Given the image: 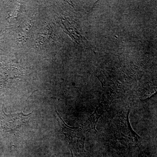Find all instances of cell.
I'll return each instance as SVG.
<instances>
[{
  "instance_id": "7a4b0ae2",
  "label": "cell",
  "mask_w": 157,
  "mask_h": 157,
  "mask_svg": "<svg viewBox=\"0 0 157 157\" xmlns=\"http://www.w3.org/2000/svg\"><path fill=\"white\" fill-rule=\"evenodd\" d=\"M55 108L58 115L57 120L62 129V132L60 133L64 134L66 136V138L69 141L70 149H85L86 132L81 126L75 128L67 125L62 119L56 107Z\"/></svg>"
},
{
  "instance_id": "277c9868",
  "label": "cell",
  "mask_w": 157,
  "mask_h": 157,
  "mask_svg": "<svg viewBox=\"0 0 157 157\" xmlns=\"http://www.w3.org/2000/svg\"><path fill=\"white\" fill-rule=\"evenodd\" d=\"M70 150L72 153V157H86V153L85 149Z\"/></svg>"
},
{
  "instance_id": "3957f363",
  "label": "cell",
  "mask_w": 157,
  "mask_h": 157,
  "mask_svg": "<svg viewBox=\"0 0 157 157\" xmlns=\"http://www.w3.org/2000/svg\"><path fill=\"white\" fill-rule=\"evenodd\" d=\"M111 102L112 100L110 97L104 96L103 99L95 110L81 126L86 133L92 130H94L97 132L96 124L100 117L107 111Z\"/></svg>"
},
{
  "instance_id": "6da1fadb",
  "label": "cell",
  "mask_w": 157,
  "mask_h": 157,
  "mask_svg": "<svg viewBox=\"0 0 157 157\" xmlns=\"http://www.w3.org/2000/svg\"><path fill=\"white\" fill-rule=\"evenodd\" d=\"M130 109L121 113L113 125V134L120 143L126 146H137L140 137L132 130L129 123Z\"/></svg>"
}]
</instances>
